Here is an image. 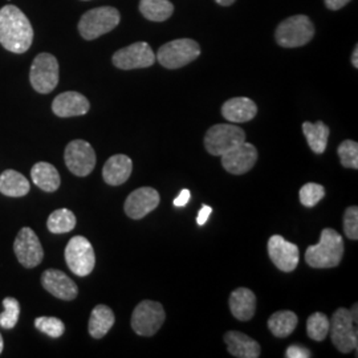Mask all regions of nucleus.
Wrapping results in <instances>:
<instances>
[{"label":"nucleus","instance_id":"nucleus-28","mask_svg":"<svg viewBox=\"0 0 358 358\" xmlns=\"http://www.w3.org/2000/svg\"><path fill=\"white\" fill-rule=\"evenodd\" d=\"M140 11L150 22H165L174 13V6L170 0H141Z\"/></svg>","mask_w":358,"mask_h":358},{"label":"nucleus","instance_id":"nucleus-8","mask_svg":"<svg viewBox=\"0 0 358 358\" xmlns=\"http://www.w3.org/2000/svg\"><path fill=\"white\" fill-rule=\"evenodd\" d=\"M357 324L353 321L349 309L338 308L333 315L329 332L332 334V343L341 353H350L357 350Z\"/></svg>","mask_w":358,"mask_h":358},{"label":"nucleus","instance_id":"nucleus-3","mask_svg":"<svg viewBox=\"0 0 358 358\" xmlns=\"http://www.w3.org/2000/svg\"><path fill=\"white\" fill-rule=\"evenodd\" d=\"M121 15L115 7H99L84 13L78 22V32L85 40H94L115 29Z\"/></svg>","mask_w":358,"mask_h":358},{"label":"nucleus","instance_id":"nucleus-34","mask_svg":"<svg viewBox=\"0 0 358 358\" xmlns=\"http://www.w3.org/2000/svg\"><path fill=\"white\" fill-rule=\"evenodd\" d=\"M35 327L40 332L50 336L52 338H59L65 332L64 322L57 317H47V316L38 317L35 320Z\"/></svg>","mask_w":358,"mask_h":358},{"label":"nucleus","instance_id":"nucleus-22","mask_svg":"<svg viewBox=\"0 0 358 358\" xmlns=\"http://www.w3.org/2000/svg\"><path fill=\"white\" fill-rule=\"evenodd\" d=\"M224 343L234 357L257 358L260 356V345L244 333L227 332L224 334Z\"/></svg>","mask_w":358,"mask_h":358},{"label":"nucleus","instance_id":"nucleus-31","mask_svg":"<svg viewBox=\"0 0 358 358\" xmlns=\"http://www.w3.org/2000/svg\"><path fill=\"white\" fill-rule=\"evenodd\" d=\"M4 312L0 313V327L4 329H13L17 324L20 316V304L13 297H6L3 300Z\"/></svg>","mask_w":358,"mask_h":358},{"label":"nucleus","instance_id":"nucleus-14","mask_svg":"<svg viewBox=\"0 0 358 358\" xmlns=\"http://www.w3.org/2000/svg\"><path fill=\"white\" fill-rule=\"evenodd\" d=\"M222 166L234 176H242L250 171L257 162V150L252 143L242 142L234 146L229 152L220 155Z\"/></svg>","mask_w":358,"mask_h":358},{"label":"nucleus","instance_id":"nucleus-41","mask_svg":"<svg viewBox=\"0 0 358 358\" xmlns=\"http://www.w3.org/2000/svg\"><path fill=\"white\" fill-rule=\"evenodd\" d=\"M352 64L355 68H358V47L356 45V48H355V52H353V55H352Z\"/></svg>","mask_w":358,"mask_h":358},{"label":"nucleus","instance_id":"nucleus-11","mask_svg":"<svg viewBox=\"0 0 358 358\" xmlns=\"http://www.w3.org/2000/svg\"><path fill=\"white\" fill-rule=\"evenodd\" d=\"M65 165L77 177H87L96 166V152L90 142L75 140L65 148Z\"/></svg>","mask_w":358,"mask_h":358},{"label":"nucleus","instance_id":"nucleus-5","mask_svg":"<svg viewBox=\"0 0 358 358\" xmlns=\"http://www.w3.org/2000/svg\"><path fill=\"white\" fill-rule=\"evenodd\" d=\"M201 55L199 44L192 38H178L164 44L155 56L159 64L167 69H178L190 64Z\"/></svg>","mask_w":358,"mask_h":358},{"label":"nucleus","instance_id":"nucleus-16","mask_svg":"<svg viewBox=\"0 0 358 358\" xmlns=\"http://www.w3.org/2000/svg\"><path fill=\"white\" fill-rule=\"evenodd\" d=\"M159 194L153 187H141L131 192L125 201V213L131 219H142L159 205Z\"/></svg>","mask_w":358,"mask_h":358},{"label":"nucleus","instance_id":"nucleus-39","mask_svg":"<svg viewBox=\"0 0 358 358\" xmlns=\"http://www.w3.org/2000/svg\"><path fill=\"white\" fill-rule=\"evenodd\" d=\"M349 1L350 0H325V6L332 11H337V10H340V8L346 6Z\"/></svg>","mask_w":358,"mask_h":358},{"label":"nucleus","instance_id":"nucleus-18","mask_svg":"<svg viewBox=\"0 0 358 358\" xmlns=\"http://www.w3.org/2000/svg\"><path fill=\"white\" fill-rule=\"evenodd\" d=\"M90 109L88 99L78 92H64L52 103L53 113L62 118L87 115Z\"/></svg>","mask_w":358,"mask_h":358},{"label":"nucleus","instance_id":"nucleus-10","mask_svg":"<svg viewBox=\"0 0 358 358\" xmlns=\"http://www.w3.org/2000/svg\"><path fill=\"white\" fill-rule=\"evenodd\" d=\"M165 317V310L159 303L145 300L136 307L131 315V328L140 336L150 337L159 331Z\"/></svg>","mask_w":358,"mask_h":358},{"label":"nucleus","instance_id":"nucleus-4","mask_svg":"<svg viewBox=\"0 0 358 358\" xmlns=\"http://www.w3.org/2000/svg\"><path fill=\"white\" fill-rule=\"evenodd\" d=\"M315 35V27L306 15H296L282 22L275 32L279 45L284 48H297L309 43Z\"/></svg>","mask_w":358,"mask_h":358},{"label":"nucleus","instance_id":"nucleus-6","mask_svg":"<svg viewBox=\"0 0 358 358\" xmlns=\"http://www.w3.org/2000/svg\"><path fill=\"white\" fill-rule=\"evenodd\" d=\"M29 81L32 88L41 94H48L59 84V62L47 52L38 53L31 65Z\"/></svg>","mask_w":358,"mask_h":358},{"label":"nucleus","instance_id":"nucleus-25","mask_svg":"<svg viewBox=\"0 0 358 358\" xmlns=\"http://www.w3.org/2000/svg\"><path fill=\"white\" fill-rule=\"evenodd\" d=\"M115 313L106 306H97L92 310L90 319V333L93 338H103L115 325Z\"/></svg>","mask_w":358,"mask_h":358},{"label":"nucleus","instance_id":"nucleus-32","mask_svg":"<svg viewBox=\"0 0 358 358\" xmlns=\"http://www.w3.org/2000/svg\"><path fill=\"white\" fill-rule=\"evenodd\" d=\"M324 196H325V189L319 183H313V182L306 183L299 192L300 202L306 207H315L321 202Z\"/></svg>","mask_w":358,"mask_h":358},{"label":"nucleus","instance_id":"nucleus-40","mask_svg":"<svg viewBox=\"0 0 358 358\" xmlns=\"http://www.w3.org/2000/svg\"><path fill=\"white\" fill-rule=\"evenodd\" d=\"M349 312H350V316H352V319H353V321H355V322H356V324H357V321H358V317H357V315H358V306H357V303H356V304H355V306H353V308H352V309H350V310H349Z\"/></svg>","mask_w":358,"mask_h":358},{"label":"nucleus","instance_id":"nucleus-21","mask_svg":"<svg viewBox=\"0 0 358 358\" xmlns=\"http://www.w3.org/2000/svg\"><path fill=\"white\" fill-rule=\"evenodd\" d=\"M231 313L235 319L241 321L251 320L256 312V296L248 288H238L230 296L229 300Z\"/></svg>","mask_w":358,"mask_h":358},{"label":"nucleus","instance_id":"nucleus-43","mask_svg":"<svg viewBox=\"0 0 358 358\" xmlns=\"http://www.w3.org/2000/svg\"><path fill=\"white\" fill-rule=\"evenodd\" d=\"M3 348H4V343H3V337H1V334H0V355H1V352H3Z\"/></svg>","mask_w":358,"mask_h":358},{"label":"nucleus","instance_id":"nucleus-29","mask_svg":"<svg viewBox=\"0 0 358 358\" xmlns=\"http://www.w3.org/2000/svg\"><path fill=\"white\" fill-rule=\"evenodd\" d=\"M47 227L52 234H66L76 227V217L68 208H59L53 211L48 220Z\"/></svg>","mask_w":358,"mask_h":358},{"label":"nucleus","instance_id":"nucleus-12","mask_svg":"<svg viewBox=\"0 0 358 358\" xmlns=\"http://www.w3.org/2000/svg\"><path fill=\"white\" fill-rule=\"evenodd\" d=\"M13 251L17 257V262L26 268L38 267L44 257V250L38 241V235L29 227H24L19 231L13 242Z\"/></svg>","mask_w":358,"mask_h":358},{"label":"nucleus","instance_id":"nucleus-26","mask_svg":"<svg viewBox=\"0 0 358 358\" xmlns=\"http://www.w3.org/2000/svg\"><path fill=\"white\" fill-rule=\"evenodd\" d=\"M303 131H304V136L307 138L309 148L315 153L322 154L325 152L331 130L322 121H317L316 124L304 122L303 124Z\"/></svg>","mask_w":358,"mask_h":358},{"label":"nucleus","instance_id":"nucleus-30","mask_svg":"<svg viewBox=\"0 0 358 358\" xmlns=\"http://www.w3.org/2000/svg\"><path fill=\"white\" fill-rule=\"evenodd\" d=\"M331 328V320L327 315L316 312L309 316L307 321V333L309 338L315 341H324L329 333Z\"/></svg>","mask_w":358,"mask_h":358},{"label":"nucleus","instance_id":"nucleus-20","mask_svg":"<svg viewBox=\"0 0 358 358\" xmlns=\"http://www.w3.org/2000/svg\"><path fill=\"white\" fill-rule=\"evenodd\" d=\"M256 113H257L256 103L247 97H234L223 103L222 106L223 117L234 124L248 122L255 117Z\"/></svg>","mask_w":358,"mask_h":358},{"label":"nucleus","instance_id":"nucleus-13","mask_svg":"<svg viewBox=\"0 0 358 358\" xmlns=\"http://www.w3.org/2000/svg\"><path fill=\"white\" fill-rule=\"evenodd\" d=\"M155 53L152 47L145 41L134 43L115 52L112 59L115 66L124 71L149 68L155 63Z\"/></svg>","mask_w":358,"mask_h":358},{"label":"nucleus","instance_id":"nucleus-42","mask_svg":"<svg viewBox=\"0 0 358 358\" xmlns=\"http://www.w3.org/2000/svg\"><path fill=\"white\" fill-rule=\"evenodd\" d=\"M215 1H217V4L223 6V7H229L235 0H215Z\"/></svg>","mask_w":358,"mask_h":358},{"label":"nucleus","instance_id":"nucleus-9","mask_svg":"<svg viewBox=\"0 0 358 358\" xmlns=\"http://www.w3.org/2000/svg\"><path fill=\"white\" fill-rule=\"evenodd\" d=\"M245 141L242 128L231 124H217L207 130L205 136L206 150L211 155L220 157L234 146Z\"/></svg>","mask_w":358,"mask_h":358},{"label":"nucleus","instance_id":"nucleus-37","mask_svg":"<svg viewBox=\"0 0 358 358\" xmlns=\"http://www.w3.org/2000/svg\"><path fill=\"white\" fill-rule=\"evenodd\" d=\"M211 213H213V208H211L210 206H202V208L199 210L198 217H196L198 226H205L206 223H207V220H208V217L211 215Z\"/></svg>","mask_w":358,"mask_h":358},{"label":"nucleus","instance_id":"nucleus-15","mask_svg":"<svg viewBox=\"0 0 358 358\" xmlns=\"http://www.w3.org/2000/svg\"><path fill=\"white\" fill-rule=\"evenodd\" d=\"M267 248L272 263L280 271L292 272L297 268L300 254L296 244L287 242L280 235H273L269 238Z\"/></svg>","mask_w":358,"mask_h":358},{"label":"nucleus","instance_id":"nucleus-33","mask_svg":"<svg viewBox=\"0 0 358 358\" xmlns=\"http://www.w3.org/2000/svg\"><path fill=\"white\" fill-rule=\"evenodd\" d=\"M337 153L340 157L341 165L346 169H358V143L352 140H346L340 143Z\"/></svg>","mask_w":358,"mask_h":358},{"label":"nucleus","instance_id":"nucleus-17","mask_svg":"<svg viewBox=\"0 0 358 358\" xmlns=\"http://www.w3.org/2000/svg\"><path fill=\"white\" fill-rule=\"evenodd\" d=\"M43 287L60 300H75L78 294L76 282L59 269H47L41 275Z\"/></svg>","mask_w":358,"mask_h":358},{"label":"nucleus","instance_id":"nucleus-36","mask_svg":"<svg viewBox=\"0 0 358 358\" xmlns=\"http://www.w3.org/2000/svg\"><path fill=\"white\" fill-rule=\"evenodd\" d=\"M285 357L287 358H309L312 357V353L310 350H308L307 348L300 345H292L289 346L287 349V353H285Z\"/></svg>","mask_w":358,"mask_h":358},{"label":"nucleus","instance_id":"nucleus-7","mask_svg":"<svg viewBox=\"0 0 358 358\" xmlns=\"http://www.w3.org/2000/svg\"><path fill=\"white\" fill-rule=\"evenodd\" d=\"M65 262L69 269L80 278H85L94 268L96 255L85 236H73L65 247Z\"/></svg>","mask_w":358,"mask_h":358},{"label":"nucleus","instance_id":"nucleus-19","mask_svg":"<svg viewBox=\"0 0 358 358\" xmlns=\"http://www.w3.org/2000/svg\"><path fill=\"white\" fill-rule=\"evenodd\" d=\"M133 171V162L125 154H115L110 157L103 169V178L110 186L125 183Z\"/></svg>","mask_w":358,"mask_h":358},{"label":"nucleus","instance_id":"nucleus-1","mask_svg":"<svg viewBox=\"0 0 358 358\" xmlns=\"http://www.w3.org/2000/svg\"><path fill=\"white\" fill-rule=\"evenodd\" d=\"M34 41V28L26 13L8 4L0 10V44L13 53H24Z\"/></svg>","mask_w":358,"mask_h":358},{"label":"nucleus","instance_id":"nucleus-35","mask_svg":"<svg viewBox=\"0 0 358 358\" xmlns=\"http://www.w3.org/2000/svg\"><path fill=\"white\" fill-rule=\"evenodd\" d=\"M344 231L350 241L358 239V207H348L344 215Z\"/></svg>","mask_w":358,"mask_h":358},{"label":"nucleus","instance_id":"nucleus-24","mask_svg":"<svg viewBox=\"0 0 358 358\" xmlns=\"http://www.w3.org/2000/svg\"><path fill=\"white\" fill-rule=\"evenodd\" d=\"M28 179L16 170H6L0 176V192L6 196L20 198L29 192Z\"/></svg>","mask_w":358,"mask_h":358},{"label":"nucleus","instance_id":"nucleus-2","mask_svg":"<svg viewBox=\"0 0 358 358\" xmlns=\"http://www.w3.org/2000/svg\"><path fill=\"white\" fill-rule=\"evenodd\" d=\"M344 256L343 236L332 229L322 230L320 242L309 245L306 252V262L312 268L337 267Z\"/></svg>","mask_w":358,"mask_h":358},{"label":"nucleus","instance_id":"nucleus-38","mask_svg":"<svg viewBox=\"0 0 358 358\" xmlns=\"http://www.w3.org/2000/svg\"><path fill=\"white\" fill-rule=\"evenodd\" d=\"M190 198H192V192H190V190L185 189V190H182V192H179L178 196L174 199L173 203H174V206H177V207H183V206H186L189 203Z\"/></svg>","mask_w":358,"mask_h":358},{"label":"nucleus","instance_id":"nucleus-27","mask_svg":"<svg viewBox=\"0 0 358 358\" xmlns=\"http://www.w3.org/2000/svg\"><path fill=\"white\" fill-rule=\"evenodd\" d=\"M297 322V315L292 310H279L269 317L268 328L275 337L284 338L294 332Z\"/></svg>","mask_w":358,"mask_h":358},{"label":"nucleus","instance_id":"nucleus-23","mask_svg":"<svg viewBox=\"0 0 358 358\" xmlns=\"http://www.w3.org/2000/svg\"><path fill=\"white\" fill-rule=\"evenodd\" d=\"M32 182L43 192H55L62 183L57 169L48 162H38L31 169Z\"/></svg>","mask_w":358,"mask_h":358}]
</instances>
